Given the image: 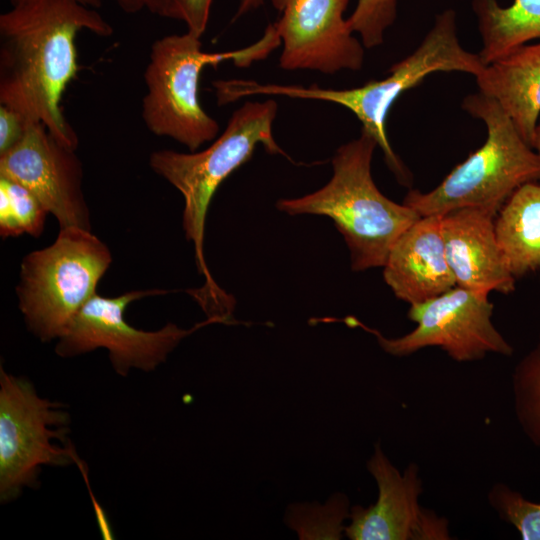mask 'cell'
<instances>
[{"mask_svg": "<svg viewBox=\"0 0 540 540\" xmlns=\"http://www.w3.org/2000/svg\"><path fill=\"white\" fill-rule=\"evenodd\" d=\"M82 30L113 33L95 8L77 0H29L0 15V104L42 123L75 150L78 136L61 100L79 69L75 41Z\"/></svg>", "mask_w": 540, "mask_h": 540, "instance_id": "obj_1", "label": "cell"}, {"mask_svg": "<svg viewBox=\"0 0 540 540\" xmlns=\"http://www.w3.org/2000/svg\"><path fill=\"white\" fill-rule=\"evenodd\" d=\"M277 111L274 99L246 101L233 112L222 134L206 149L190 153L165 149L150 155L152 170L184 198L183 229L187 240L194 244L198 271L205 276V285L196 299L206 313H223L233 304L211 277L204 258L205 221L210 202L221 183L252 157L258 145L270 154L290 159L273 136Z\"/></svg>", "mask_w": 540, "mask_h": 540, "instance_id": "obj_2", "label": "cell"}, {"mask_svg": "<svg viewBox=\"0 0 540 540\" xmlns=\"http://www.w3.org/2000/svg\"><path fill=\"white\" fill-rule=\"evenodd\" d=\"M377 146L374 138L361 130L358 138L336 150L333 175L325 186L277 202V208L289 215L314 214L332 219L349 248L353 271L383 267L399 236L421 218L377 188L371 175Z\"/></svg>", "mask_w": 540, "mask_h": 540, "instance_id": "obj_3", "label": "cell"}, {"mask_svg": "<svg viewBox=\"0 0 540 540\" xmlns=\"http://www.w3.org/2000/svg\"><path fill=\"white\" fill-rule=\"evenodd\" d=\"M200 38L187 31L156 40L144 73L145 126L154 135L171 138L190 152L214 140L219 132L218 122L200 104L199 80L203 69L225 61L248 67L265 59L281 44L273 23L257 42L234 51L205 52Z\"/></svg>", "mask_w": 540, "mask_h": 540, "instance_id": "obj_4", "label": "cell"}, {"mask_svg": "<svg viewBox=\"0 0 540 540\" xmlns=\"http://www.w3.org/2000/svg\"><path fill=\"white\" fill-rule=\"evenodd\" d=\"M484 67L478 53L461 45L456 12L446 9L436 16L432 28L417 48L394 63L381 80H371L350 89L268 83L264 91L268 96L327 101L348 109L362 124L361 130L377 142L398 181L408 185L411 174L394 152L386 133V119L393 104L432 73L462 72L476 77Z\"/></svg>", "mask_w": 540, "mask_h": 540, "instance_id": "obj_5", "label": "cell"}, {"mask_svg": "<svg viewBox=\"0 0 540 540\" xmlns=\"http://www.w3.org/2000/svg\"><path fill=\"white\" fill-rule=\"evenodd\" d=\"M462 108L484 123L486 140L437 187L425 193H407L403 204L421 217L466 207L497 215L516 189L540 180V156L496 100L478 91L463 99Z\"/></svg>", "mask_w": 540, "mask_h": 540, "instance_id": "obj_6", "label": "cell"}, {"mask_svg": "<svg viewBox=\"0 0 540 540\" xmlns=\"http://www.w3.org/2000/svg\"><path fill=\"white\" fill-rule=\"evenodd\" d=\"M111 261L109 248L79 227L60 228L51 245L27 254L16 293L29 331L42 342L62 337Z\"/></svg>", "mask_w": 540, "mask_h": 540, "instance_id": "obj_7", "label": "cell"}, {"mask_svg": "<svg viewBox=\"0 0 540 540\" xmlns=\"http://www.w3.org/2000/svg\"><path fill=\"white\" fill-rule=\"evenodd\" d=\"M70 415L59 402L42 398L25 378L0 369V500L16 499L25 487H36L41 467L79 461L70 444Z\"/></svg>", "mask_w": 540, "mask_h": 540, "instance_id": "obj_8", "label": "cell"}, {"mask_svg": "<svg viewBox=\"0 0 540 540\" xmlns=\"http://www.w3.org/2000/svg\"><path fill=\"white\" fill-rule=\"evenodd\" d=\"M492 313L488 294L455 286L439 296L410 305L407 316L417 326L398 338H386L354 317L343 321L374 334L381 348L393 356H407L437 346L453 360L469 362L483 359L488 353L513 354V347L493 325Z\"/></svg>", "mask_w": 540, "mask_h": 540, "instance_id": "obj_9", "label": "cell"}, {"mask_svg": "<svg viewBox=\"0 0 540 540\" xmlns=\"http://www.w3.org/2000/svg\"><path fill=\"white\" fill-rule=\"evenodd\" d=\"M165 290L130 291L117 297L97 293L77 313L55 351L61 357H73L97 348L108 350L114 370L127 376L133 368L152 371L163 363L182 339L217 320H207L190 329L168 323L157 331H144L130 325L124 316L127 306L146 296L165 294Z\"/></svg>", "mask_w": 540, "mask_h": 540, "instance_id": "obj_10", "label": "cell"}, {"mask_svg": "<svg viewBox=\"0 0 540 540\" xmlns=\"http://www.w3.org/2000/svg\"><path fill=\"white\" fill-rule=\"evenodd\" d=\"M349 0H272L280 13L273 25L281 40L279 65L287 71L334 74L358 71L364 45L344 18Z\"/></svg>", "mask_w": 540, "mask_h": 540, "instance_id": "obj_11", "label": "cell"}, {"mask_svg": "<svg viewBox=\"0 0 540 540\" xmlns=\"http://www.w3.org/2000/svg\"><path fill=\"white\" fill-rule=\"evenodd\" d=\"M0 177L29 189L60 228L91 230L76 150L58 141L42 123H31L21 141L0 155Z\"/></svg>", "mask_w": 540, "mask_h": 540, "instance_id": "obj_12", "label": "cell"}, {"mask_svg": "<svg viewBox=\"0 0 540 540\" xmlns=\"http://www.w3.org/2000/svg\"><path fill=\"white\" fill-rule=\"evenodd\" d=\"M367 469L378 486L377 501L354 505L344 534L351 540H449L448 520L419 504L423 492L419 468L411 463L400 473L376 443Z\"/></svg>", "mask_w": 540, "mask_h": 540, "instance_id": "obj_13", "label": "cell"}, {"mask_svg": "<svg viewBox=\"0 0 540 540\" xmlns=\"http://www.w3.org/2000/svg\"><path fill=\"white\" fill-rule=\"evenodd\" d=\"M495 216L472 207L441 215L446 258L457 286L486 294L514 291L516 279L497 242Z\"/></svg>", "mask_w": 540, "mask_h": 540, "instance_id": "obj_14", "label": "cell"}, {"mask_svg": "<svg viewBox=\"0 0 540 540\" xmlns=\"http://www.w3.org/2000/svg\"><path fill=\"white\" fill-rule=\"evenodd\" d=\"M383 276L394 295L410 305L457 286L446 258L441 216H423L399 236L383 266Z\"/></svg>", "mask_w": 540, "mask_h": 540, "instance_id": "obj_15", "label": "cell"}, {"mask_svg": "<svg viewBox=\"0 0 540 540\" xmlns=\"http://www.w3.org/2000/svg\"><path fill=\"white\" fill-rule=\"evenodd\" d=\"M475 78L478 91L498 102L532 147L540 115V42L519 46Z\"/></svg>", "mask_w": 540, "mask_h": 540, "instance_id": "obj_16", "label": "cell"}, {"mask_svg": "<svg viewBox=\"0 0 540 540\" xmlns=\"http://www.w3.org/2000/svg\"><path fill=\"white\" fill-rule=\"evenodd\" d=\"M494 229L515 279L540 271V180L512 193L495 216Z\"/></svg>", "mask_w": 540, "mask_h": 540, "instance_id": "obj_17", "label": "cell"}, {"mask_svg": "<svg viewBox=\"0 0 540 540\" xmlns=\"http://www.w3.org/2000/svg\"><path fill=\"white\" fill-rule=\"evenodd\" d=\"M487 65L512 50L540 39V0H514L503 7L497 0H472Z\"/></svg>", "mask_w": 540, "mask_h": 540, "instance_id": "obj_18", "label": "cell"}, {"mask_svg": "<svg viewBox=\"0 0 540 540\" xmlns=\"http://www.w3.org/2000/svg\"><path fill=\"white\" fill-rule=\"evenodd\" d=\"M350 501L343 493L331 495L326 503H292L285 511L284 523L296 532L300 540H339L343 522L350 518Z\"/></svg>", "mask_w": 540, "mask_h": 540, "instance_id": "obj_19", "label": "cell"}, {"mask_svg": "<svg viewBox=\"0 0 540 540\" xmlns=\"http://www.w3.org/2000/svg\"><path fill=\"white\" fill-rule=\"evenodd\" d=\"M48 210L23 185L0 177V234L16 237L27 233L39 237L45 226Z\"/></svg>", "mask_w": 540, "mask_h": 540, "instance_id": "obj_20", "label": "cell"}, {"mask_svg": "<svg viewBox=\"0 0 540 540\" xmlns=\"http://www.w3.org/2000/svg\"><path fill=\"white\" fill-rule=\"evenodd\" d=\"M512 387L517 420L529 440L540 448V336L516 365Z\"/></svg>", "mask_w": 540, "mask_h": 540, "instance_id": "obj_21", "label": "cell"}, {"mask_svg": "<svg viewBox=\"0 0 540 540\" xmlns=\"http://www.w3.org/2000/svg\"><path fill=\"white\" fill-rule=\"evenodd\" d=\"M488 501L499 517L512 524L523 540H540V503L532 502L504 483H496Z\"/></svg>", "mask_w": 540, "mask_h": 540, "instance_id": "obj_22", "label": "cell"}, {"mask_svg": "<svg viewBox=\"0 0 540 540\" xmlns=\"http://www.w3.org/2000/svg\"><path fill=\"white\" fill-rule=\"evenodd\" d=\"M397 4L398 0H357L348 22L365 48L383 44L387 29L396 20Z\"/></svg>", "mask_w": 540, "mask_h": 540, "instance_id": "obj_23", "label": "cell"}, {"mask_svg": "<svg viewBox=\"0 0 540 540\" xmlns=\"http://www.w3.org/2000/svg\"><path fill=\"white\" fill-rule=\"evenodd\" d=\"M33 123L20 112L0 105V155L18 144Z\"/></svg>", "mask_w": 540, "mask_h": 540, "instance_id": "obj_24", "label": "cell"}, {"mask_svg": "<svg viewBox=\"0 0 540 540\" xmlns=\"http://www.w3.org/2000/svg\"><path fill=\"white\" fill-rule=\"evenodd\" d=\"M187 31L201 37L206 31L213 0H175Z\"/></svg>", "mask_w": 540, "mask_h": 540, "instance_id": "obj_25", "label": "cell"}, {"mask_svg": "<svg viewBox=\"0 0 540 540\" xmlns=\"http://www.w3.org/2000/svg\"><path fill=\"white\" fill-rule=\"evenodd\" d=\"M119 8L129 14L147 10L160 17L180 20V12L175 0H113Z\"/></svg>", "mask_w": 540, "mask_h": 540, "instance_id": "obj_26", "label": "cell"}, {"mask_svg": "<svg viewBox=\"0 0 540 540\" xmlns=\"http://www.w3.org/2000/svg\"><path fill=\"white\" fill-rule=\"evenodd\" d=\"M264 3V0H239V6L237 8L234 19H237L246 13L257 9Z\"/></svg>", "mask_w": 540, "mask_h": 540, "instance_id": "obj_27", "label": "cell"}, {"mask_svg": "<svg viewBox=\"0 0 540 540\" xmlns=\"http://www.w3.org/2000/svg\"><path fill=\"white\" fill-rule=\"evenodd\" d=\"M12 6L19 5L21 3L27 2L29 0H9ZM80 3L91 7V8H99L102 5L103 0H77Z\"/></svg>", "mask_w": 540, "mask_h": 540, "instance_id": "obj_28", "label": "cell"}, {"mask_svg": "<svg viewBox=\"0 0 540 540\" xmlns=\"http://www.w3.org/2000/svg\"><path fill=\"white\" fill-rule=\"evenodd\" d=\"M532 148L540 156V121L538 122L532 141Z\"/></svg>", "mask_w": 540, "mask_h": 540, "instance_id": "obj_29", "label": "cell"}]
</instances>
